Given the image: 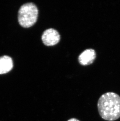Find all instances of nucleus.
Segmentation results:
<instances>
[{"mask_svg":"<svg viewBox=\"0 0 120 121\" xmlns=\"http://www.w3.org/2000/svg\"><path fill=\"white\" fill-rule=\"evenodd\" d=\"M60 40V35L59 32L54 29L46 30L42 35V41L46 46L55 45L58 43Z\"/></svg>","mask_w":120,"mask_h":121,"instance_id":"3","label":"nucleus"},{"mask_svg":"<svg viewBox=\"0 0 120 121\" xmlns=\"http://www.w3.org/2000/svg\"><path fill=\"white\" fill-rule=\"evenodd\" d=\"M38 14V9L35 4L33 3L25 4L18 11V22L23 27H31L37 21Z\"/></svg>","mask_w":120,"mask_h":121,"instance_id":"2","label":"nucleus"},{"mask_svg":"<svg viewBox=\"0 0 120 121\" xmlns=\"http://www.w3.org/2000/svg\"><path fill=\"white\" fill-rule=\"evenodd\" d=\"M13 67L12 59L9 56L0 57V74H4L9 72Z\"/></svg>","mask_w":120,"mask_h":121,"instance_id":"5","label":"nucleus"},{"mask_svg":"<svg viewBox=\"0 0 120 121\" xmlns=\"http://www.w3.org/2000/svg\"><path fill=\"white\" fill-rule=\"evenodd\" d=\"M67 121H80L79 120H78L77 119L75 118H71L68 120Z\"/></svg>","mask_w":120,"mask_h":121,"instance_id":"6","label":"nucleus"},{"mask_svg":"<svg viewBox=\"0 0 120 121\" xmlns=\"http://www.w3.org/2000/svg\"><path fill=\"white\" fill-rule=\"evenodd\" d=\"M97 108L101 117L104 120L113 121L120 117V96L114 93L103 94L99 99Z\"/></svg>","mask_w":120,"mask_h":121,"instance_id":"1","label":"nucleus"},{"mask_svg":"<svg viewBox=\"0 0 120 121\" xmlns=\"http://www.w3.org/2000/svg\"><path fill=\"white\" fill-rule=\"evenodd\" d=\"M96 57L95 51L92 49H89L84 51L80 55L78 60L82 65H88L93 63Z\"/></svg>","mask_w":120,"mask_h":121,"instance_id":"4","label":"nucleus"}]
</instances>
